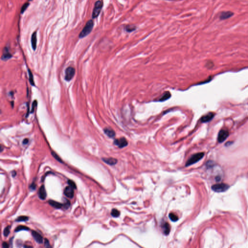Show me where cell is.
<instances>
[{
	"instance_id": "1",
	"label": "cell",
	"mask_w": 248,
	"mask_h": 248,
	"mask_svg": "<svg viewBox=\"0 0 248 248\" xmlns=\"http://www.w3.org/2000/svg\"><path fill=\"white\" fill-rule=\"evenodd\" d=\"M94 26V22L92 20H89L85 24V26L79 34V38H82L88 35L92 30Z\"/></svg>"
},
{
	"instance_id": "2",
	"label": "cell",
	"mask_w": 248,
	"mask_h": 248,
	"mask_svg": "<svg viewBox=\"0 0 248 248\" xmlns=\"http://www.w3.org/2000/svg\"><path fill=\"white\" fill-rule=\"evenodd\" d=\"M204 153L201 152L192 155L186 163V166H189L198 162L204 157Z\"/></svg>"
},
{
	"instance_id": "3",
	"label": "cell",
	"mask_w": 248,
	"mask_h": 248,
	"mask_svg": "<svg viewBox=\"0 0 248 248\" xmlns=\"http://www.w3.org/2000/svg\"><path fill=\"white\" fill-rule=\"evenodd\" d=\"M103 6V2L102 0H98L95 2L92 13V18H97L100 15Z\"/></svg>"
},
{
	"instance_id": "4",
	"label": "cell",
	"mask_w": 248,
	"mask_h": 248,
	"mask_svg": "<svg viewBox=\"0 0 248 248\" xmlns=\"http://www.w3.org/2000/svg\"><path fill=\"white\" fill-rule=\"evenodd\" d=\"M229 188V186L224 183L217 184L211 186L212 190L216 192H223L226 191Z\"/></svg>"
},
{
	"instance_id": "5",
	"label": "cell",
	"mask_w": 248,
	"mask_h": 248,
	"mask_svg": "<svg viewBox=\"0 0 248 248\" xmlns=\"http://www.w3.org/2000/svg\"><path fill=\"white\" fill-rule=\"evenodd\" d=\"M75 69L72 66L68 67L66 70L65 80L67 81L71 80L74 77L75 74Z\"/></svg>"
},
{
	"instance_id": "6",
	"label": "cell",
	"mask_w": 248,
	"mask_h": 248,
	"mask_svg": "<svg viewBox=\"0 0 248 248\" xmlns=\"http://www.w3.org/2000/svg\"><path fill=\"white\" fill-rule=\"evenodd\" d=\"M229 136V132L226 130H221L219 132L218 136V141L220 143L223 142Z\"/></svg>"
},
{
	"instance_id": "7",
	"label": "cell",
	"mask_w": 248,
	"mask_h": 248,
	"mask_svg": "<svg viewBox=\"0 0 248 248\" xmlns=\"http://www.w3.org/2000/svg\"><path fill=\"white\" fill-rule=\"evenodd\" d=\"M114 144L120 148H124L128 146V142L124 138H121L120 139L115 140Z\"/></svg>"
},
{
	"instance_id": "8",
	"label": "cell",
	"mask_w": 248,
	"mask_h": 248,
	"mask_svg": "<svg viewBox=\"0 0 248 248\" xmlns=\"http://www.w3.org/2000/svg\"><path fill=\"white\" fill-rule=\"evenodd\" d=\"M64 194L66 197L70 198H72L74 197V189L70 186H68L64 188Z\"/></svg>"
},
{
	"instance_id": "9",
	"label": "cell",
	"mask_w": 248,
	"mask_h": 248,
	"mask_svg": "<svg viewBox=\"0 0 248 248\" xmlns=\"http://www.w3.org/2000/svg\"><path fill=\"white\" fill-rule=\"evenodd\" d=\"M214 114L213 112H209L208 114L202 117L201 121L202 123H206L211 121L214 117Z\"/></svg>"
},
{
	"instance_id": "10",
	"label": "cell",
	"mask_w": 248,
	"mask_h": 248,
	"mask_svg": "<svg viewBox=\"0 0 248 248\" xmlns=\"http://www.w3.org/2000/svg\"><path fill=\"white\" fill-rule=\"evenodd\" d=\"M12 57V55L9 52V50L8 48H4L3 52V54L2 55L1 59L4 61L8 60V59H10Z\"/></svg>"
},
{
	"instance_id": "11",
	"label": "cell",
	"mask_w": 248,
	"mask_h": 248,
	"mask_svg": "<svg viewBox=\"0 0 248 248\" xmlns=\"http://www.w3.org/2000/svg\"><path fill=\"white\" fill-rule=\"evenodd\" d=\"M31 44L32 49L35 50L37 46V34L36 32H34L31 37Z\"/></svg>"
},
{
	"instance_id": "12",
	"label": "cell",
	"mask_w": 248,
	"mask_h": 248,
	"mask_svg": "<svg viewBox=\"0 0 248 248\" xmlns=\"http://www.w3.org/2000/svg\"><path fill=\"white\" fill-rule=\"evenodd\" d=\"M32 234L34 240H36L38 243L42 244L43 243V238L39 233L34 231H32Z\"/></svg>"
},
{
	"instance_id": "13",
	"label": "cell",
	"mask_w": 248,
	"mask_h": 248,
	"mask_svg": "<svg viewBox=\"0 0 248 248\" xmlns=\"http://www.w3.org/2000/svg\"><path fill=\"white\" fill-rule=\"evenodd\" d=\"M38 196L40 199L42 200H45L46 199V191L44 185L40 188L39 190Z\"/></svg>"
},
{
	"instance_id": "14",
	"label": "cell",
	"mask_w": 248,
	"mask_h": 248,
	"mask_svg": "<svg viewBox=\"0 0 248 248\" xmlns=\"http://www.w3.org/2000/svg\"><path fill=\"white\" fill-rule=\"evenodd\" d=\"M234 13L231 11H225L222 12L220 16V18L222 20H224L229 18L232 16Z\"/></svg>"
},
{
	"instance_id": "15",
	"label": "cell",
	"mask_w": 248,
	"mask_h": 248,
	"mask_svg": "<svg viewBox=\"0 0 248 248\" xmlns=\"http://www.w3.org/2000/svg\"><path fill=\"white\" fill-rule=\"evenodd\" d=\"M102 160L104 162L110 165H114L116 164V163H117V160L116 158H102Z\"/></svg>"
},
{
	"instance_id": "16",
	"label": "cell",
	"mask_w": 248,
	"mask_h": 248,
	"mask_svg": "<svg viewBox=\"0 0 248 248\" xmlns=\"http://www.w3.org/2000/svg\"><path fill=\"white\" fill-rule=\"evenodd\" d=\"M104 131L105 134L110 138H113L116 136V133L114 131L110 128H106L104 129Z\"/></svg>"
},
{
	"instance_id": "17",
	"label": "cell",
	"mask_w": 248,
	"mask_h": 248,
	"mask_svg": "<svg viewBox=\"0 0 248 248\" xmlns=\"http://www.w3.org/2000/svg\"><path fill=\"white\" fill-rule=\"evenodd\" d=\"M48 203L51 206L57 209H60L62 206V204L58 202H57L54 201L53 200H50L48 201Z\"/></svg>"
},
{
	"instance_id": "18",
	"label": "cell",
	"mask_w": 248,
	"mask_h": 248,
	"mask_svg": "<svg viewBox=\"0 0 248 248\" xmlns=\"http://www.w3.org/2000/svg\"><path fill=\"white\" fill-rule=\"evenodd\" d=\"M162 229L163 231V232L167 235L170 231V227L169 224H168L167 222H165L162 226Z\"/></svg>"
},
{
	"instance_id": "19",
	"label": "cell",
	"mask_w": 248,
	"mask_h": 248,
	"mask_svg": "<svg viewBox=\"0 0 248 248\" xmlns=\"http://www.w3.org/2000/svg\"><path fill=\"white\" fill-rule=\"evenodd\" d=\"M171 94L169 92H166L165 93H164L163 94L162 96H161V98L159 99V101H164L168 100L169 98H170Z\"/></svg>"
},
{
	"instance_id": "20",
	"label": "cell",
	"mask_w": 248,
	"mask_h": 248,
	"mask_svg": "<svg viewBox=\"0 0 248 248\" xmlns=\"http://www.w3.org/2000/svg\"><path fill=\"white\" fill-rule=\"evenodd\" d=\"M29 230V228L25 226H23V225H20L18 226V227H17L15 229V232H19V231H22V230H26V231H27V230Z\"/></svg>"
},
{
	"instance_id": "21",
	"label": "cell",
	"mask_w": 248,
	"mask_h": 248,
	"mask_svg": "<svg viewBox=\"0 0 248 248\" xmlns=\"http://www.w3.org/2000/svg\"><path fill=\"white\" fill-rule=\"evenodd\" d=\"M125 30L126 31L128 32H133V31H134L136 28V27L134 26V25H127L125 27Z\"/></svg>"
},
{
	"instance_id": "22",
	"label": "cell",
	"mask_w": 248,
	"mask_h": 248,
	"mask_svg": "<svg viewBox=\"0 0 248 248\" xmlns=\"http://www.w3.org/2000/svg\"><path fill=\"white\" fill-rule=\"evenodd\" d=\"M29 76V81L31 84V85L32 86H35L34 83V78H33V75L32 74V72L30 70H28Z\"/></svg>"
},
{
	"instance_id": "23",
	"label": "cell",
	"mask_w": 248,
	"mask_h": 248,
	"mask_svg": "<svg viewBox=\"0 0 248 248\" xmlns=\"http://www.w3.org/2000/svg\"><path fill=\"white\" fill-rule=\"evenodd\" d=\"M169 218L170 220L172 222H176L178 220V216L176 214L172 213H171L169 214Z\"/></svg>"
},
{
	"instance_id": "24",
	"label": "cell",
	"mask_w": 248,
	"mask_h": 248,
	"mask_svg": "<svg viewBox=\"0 0 248 248\" xmlns=\"http://www.w3.org/2000/svg\"><path fill=\"white\" fill-rule=\"evenodd\" d=\"M111 215L112 217H118L120 215V212L116 209H114L112 210L111 212Z\"/></svg>"
},
{
	"instance_id": "25",
	"label": "cell",
	"mask_w": 248,
	"mask_h": 248,
	"mask_svg": "<svg viewBox=\"0 0 248 248\" xmlns=\"http://www.w3.org/2000/svg\"><path fill=\"white\" fill-rule=\"evenodd\" d=\"M29 220V218L26 216H20L18 217L16 220V222H25Z\"/></svg>"
},
{
	"instance_id": "26",
	"label": "cell",
	"mask_w": 248,
	"mask_h": 248,
	"mask_svg": "<svg viewBox=\"0 0 248 248\" xmlns=\"http://www.w3.org/2000/svg\"><path fill=\"white\" fill-rule=\"evenodd\" d=\"M10 227L9 226H7L4 230V236L6 237L8 236L9 235V233H10Z\"/></svg>"
},
{
	"instance_id": "27",
	"label": "cell",
	"mask_w": 248,
	"mask_h": 248,
	"mask_svg": "<svg viewBox=\"0 0 248 248\" xmlns=\"http://www.w3.org/2000/svg\"><path fill=\"white\" fill-rule=\"evenodd\" d=\"M29 6V3L28 2H26V3H25L23 5V6H22V8H21V13H24V12L26 10V9L28 7V6Z\"/></svg>"
},
{
	"instance_id": "28",
	"label": "cell",
	"mask_w": 248,
	"mask_h": 248,
	"mask_svg": "<svg viewBox=\"0 0 248 248\" xmlns=\"http://www.w3.org/2000/svg\"><path fill=\"white\" fill-rule=\"evenodd\" d=\"M68 184L69 185V186L72 188L73 189H76V185L75 183L72 180H68Z\"/></svg>"
},
{
	"instance_id": "29",
	"label": "cell",
	"mask_w": 248,
	"mask_h": 248,
	"mask_svg": "<svg viewBox=\"0 0 248 248\" xmlns=\"http://www.w3.org/2000/svg\"><path fill=\"white\" fill-rule=\"evenodd\" d=\"M70 202L69 201L66 200V201L64 203L62 204V206L64 209H68L70 207Z\"/></svg>"
},
{
	"instance_id": "30",
	"label": "cell",
	"mask_w": 248,
	"mask_h": 248,
	"mask_svg": "<svg viewBox=\"0 0 248 248\" xmlns=\"http://www.w3.org/2000/svg\"><path fill=\"white\" fill-rule=\"evenodd\" d=\"M44 244H45V248H52L50 242H49V241L47 239H45V242H44Z\"/></svg>"
},
{
	"instance_id": "31",
	"label": "cell",
	"mask_w": 248,
	"mask_h": 248,
	"mask_svg": "<svg viewBox=\"0 0 248 248\" xmlns=\"http://www.w3.org/2000/svg\"><path fill=\"white\" fill-rule=\"evenodd\" d=\"M52 155L54 156V158H56L57 160H58L59 162H61V160L60 158L59 157V156H58V155H57L55 153L53 152V153H52Z\"/></svg>"
},
{
	"instance_id": "32",
	"label": "cell",
	"mask_w": 248,
	"mask_h": 248,
	"mask_svg": "<svg viewBox=\"0 0 248 248\" xmlns=\"http://www.w3.org/2000/svg\"><path fill=\"white\" fill-rule=\"evenodd\" d=\"M2 247L3 248H9V244L6 242H4L2 244Z\"/></svg>"
},
{
	"instance_id": "33",
	"label": "cell",
	"mask_w": 248,
	"mask_h": 248,
	"mask_svg": "<svg viewBox=\"0 0 248 248\" xmlns=\"http://www.w3.org/2000/svg\"><path fill=\"white\" fill-rule=\"evenodd\" d=\"M37 104V102L36 101L34 100V101L33 103H32V112H33L34 110V107Z\"/></svg>"
},
{
	"instance_id": "34",
	"label": "cell",
	"mask_w": 248,
	"mask_h": 248,
	"mask_svg": "<svg viewBox=\"0 0 248 248\" xmlns=\"http://www.w3.org/2000/svg\"><path fill=\"white\" fill-rule=\"evenodd\" d=\"M28 141H29V140L27 139H25L23 140V144H27L28 142Z\"/></svg>"
}]
</instances>
